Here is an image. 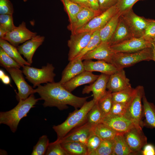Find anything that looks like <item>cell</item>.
I'll return each mask as SVG.
<instances>
[{"mask_svg":"<svg viewBox=\"0 0 155 155\" xmlns=\"http://www.w3.org/2000/svg\"><path fill=\"white\" fill-rule=\"evenodd\" d=\"M35 93L40 95L41 100H44V107H56L60 110L68 108L67 105L75 109L81 108L90 96L80 97L75 96L65 89L59 82L48 83L40 85L35 89Z\"/></svg>","mask_w":155,"mask_h":155,"instance_id":"1","label":"cell"},{"mask_svg":"<svg viewBox=\"0 0 155 155\" xmlns=\"http://www.w3.org/2000/svg\"><path fill=\"white\" fill-rule=\"evenodd\" d=\"M40 98H36L34 94L24 100H20L17 105L12 109L0 113V124L8 126L11 131H16L20 120L27 116L30 110L34 107Z\"/></svg>","mask_w":155,"mask_h":155,"instance_id":"2","label":"cell"},{"mask_svg":"<svg viewBox=\"0 0 155 155\" xmlns=\"http://www.w3.org/2000/svg\"><path fill=\"white\" fill-rule=\"evenodd\" d=\"M95 103L93 99L86 101L80 109H75L70 113L66 120L62 123L53 126V128L57 135V140H60L73 129L87 122L88 113Z\"/></svg>","mask_w":155,"mask_h":155,"instance_id":"3","label":"cell"},{"mask_svg":"<svg viewBox=\"0 0 155 155\" xmlns=\"http://www.w3.org/2000/svg\"><path fill=\"white\" fill-rule=\"evenodd\" d=\"M153 59L152 46L134 52L114 53L110 63L118 69H121L141 61L153 60Z\"/></svg>","mask_w":155,"mask_h":155,"instance_id":"4","label":"cell"},{"mask_svg":"<svg viewBox=\"0 0 155 155\" xmlns=\"http://www.w3.org/2000/svg\"><path fill=\"white\" fill-rule=\"evenodd\" d=\"M22 67L23 73L28 80L33 84L34 88L42 83L55 82L56 74L54 72L55 67L52 64L47 63L40 69L26 65Z\"/></svg>","mask_w":155,"mask_h":155,"instance_id":"5","label":"cell"},{"mask_svg":"<svg viewBox=\"0 0 155 155\" xmlns=\"http://www.w3.org/2000/svg\"><path fill=\"white\" fill-rule=\"evenodd\" d=\"M135 89V93L128 104L124 116L132 122L137 129L142 130V120L144 114L142 101L145 95L144 90L141 86H137Z\"/></svg>","mask_w":155,"mask_h":155,"instance_id":"6","label":"cell"},{"mask_svg":"<svg viewBox=\"0 0 155 155\" xmlns=\"http://www.w3.org/2000/svg\"><path fill=\"white\" fill-rule=\"evenodd\" d=\"M133 38H139L144 35L149 23V19L136 14L132 8L120 15Z\"/></svg>","mask_w":155,"mask_h":155,"instance_id":"7","label":"cell"},{"mask_svg":"<svg viewBox=\"0 0 155 155\" xmlns=\"http://www.w3.org/2000/svg\"><path fill=\"white\" fill-rule=\"evenodd\" d=\"M118 12L116 5L92 18L88 23L71 34L94 32L100 30Z\"/></svg>","mask_w":155,"mask_h":155,"instance_id":"8","label":"cell"},{"mask_svg":"<svg viewBox=\"0 0 155 155\" xmlns=\"http://www.w3.org/2000/svg\"><path fill=\"white\" fill-rule=\"evenodd\" d=\"M20 68H11L6 69L10 74L16 84L18 90L16 98L19 101L20 100H24L31 94L35 93V89L25 81L22 71Z\"/></svg>","mask_w":155,"mask_h":155,"instance_id":"9","label":"cell"},{"mask_svg":"<svg viewBox=\"0 0 155 155\" xmlns=\"http://www.w3.org/2000/svg\"><path fill=\"white\" fill-rule=\"evenodd\" d=\"M152 46L151 41L144 37L133 38L119 44L111 46L114 53L132 52Z\"/></svg>","mask_w":155,"mask_h":155,"instance_id":"10","label":"cell"},{"mask_svg":"<svg viewBox=\"0 0 155 155\" xmlns=\"http://www.w3.org/2000/svg\"><path fill=\"white\" fill-rule=\"evenodd\" d=\"M93 32H84L71 34L67 42L69 48L68 60H73L87 46L89 42Z\"/></svg>","mask_w":155,"mask_h":155,"instance_id":"11","label":"cell"},{"mask_svg":"<svg viewBox=\"0 0 155 155\" xmlns=\"http://www.w3.org/2000/svg\"><path fill=\"white\" fill-rule=\"evenodd\" d=\"M36 35V32H32L28 29L25 22H23L18 26H15L1 39L7 40L17 47L20 44L24 42Z\"/></svg>","mask_w":155,"mask_h":155,"instance_id":"12","label":"cell"},{"mask_svg":"<svg viewBox=\"0 0 155 155\" xmlns=\"http://www.w3.org/2000/svg\"><path fill=\"white\" fill-rule=\"evenodd\" d=\"M125 140L132 153L141 151L147 144V138L142 130L134 127L123 134Z\"/></svg>","mask_w":155,"mask_h":155,"instance_id":"13","label":"cell"},{"mask_svg":"<svg viewBox=\"0 0 155 155\" xmlns=\"http://www.w3.org/2000/svg\"><path fill=\"white\" fill-rule=\"evenodd\" d=\"M102 123L116 133H123L135 127L132 122L124 115H117L109 114L105 116Z\"/></svg>","mask_w":155,"mask_h":155,"instance_id":"14","label":"cell"},{"mask_svg":"<svg viewBox=\"0 0 155 155\" xmlns=\"http://www.w3.org/2000/svg\"><path fill=\"white\" fill-rule=\"evenodd\" d=\"M94 127L87 122L73 129L65 137L58 141L60 142L68 141L77 142L86 145L88 138L93 133Z\"/></svg>","mask_w":155,"mask_h":155,"instance_id":"15","label":"cell"},{"mask_svg":"<svg viewBox=\"0 0 155 155\" xmlns=\"http://www.w3.org/2000/svg\"><path fill=\"white\" fill-rule=\"evenodd\" d=\"M110 75L102 73L97 79L88 86H86L83 89V94L93 93V99L96 103L106 93V86Z\"/></svg>","mask_w":155,"mask_h":155,"instance_id":"16","label":"cell"},{"mask_svg":"<svg viewBox=\"0 0 155 155\" xmlns=\"http://www.w3.org/2000/svg\"><path fill=\"white\" fill-rule=\"evenodd\" d=\"M131 86L129 80L126 77L124 70L121 69L110 75L106 88L113 93L120 91Z\"/></svg>","mask_w":155,"mask_h":155,"instance_id":"17","label":"cell"},{"mask_svg":"<svg viewBox=\"0 0 155 155\" xmlns=\"http://www.w3.org/2000/svg\"><path fill=\"white\" fill-rule=\"evenodd\" d=\"M114 53L108 42H101L95 48L83 56L81 59L82 60L95 59L110 63Z\"/></svg>","mask_w":155,"mask_h":155,"instance_id":"18","label":"cell"},{"mask_svg":"<svg viewBox=\"0 0 155 155\" xmlns=\"http://www.w3.org/2000/svg\"><path fill=\"white\" fill-rule=\"evenodd\" d=\"M44 39V36L36 35L17 48L20 53L23 55L26 59L27 62L31 64L32 63V59L34 53L42 44Z\"/></svg>","mask_w":155,"mask_h":155,"instance_id":"19","label":"cell"},{"mask_svg":"<svg viewBox=\"0 0 155 155\" xmlns=\"http://www.w3.org/2000/svg\"><path fill=\"white\" fill-rule=\"evenodd\" d=\"M99 76L93 74L92 72L85 71L62 85L65 89L71 92L80 86L93 83Z\"/></svg>","mask_w":155,"mask_h":155,"instance_id":"20","label":"cell"},{"mask_svg":"<svg viewBox=\"0 0 155 155\" xmlns=\"http://www.w3.org/2000/svg\"><path fill=\"white\" fill-rule=\"evenodd\" d=\"M83 63L85 71L99 72L110 75L119 69L113 64L102 60L93 61L92 60H85Z\"/></svg>","mask_w":155,"mask_h":155,"instance_id":"21","label":"cell"},{"mask_svg":"<svg viewBox=\"0 0 155 155\" xmlns=\"http://www.w3.org/2000/svg\"><path fill=\"white\" fill-rule=\"evenodd\" d=\"M101 13L89 7H83L78 14L74 21L68 25L67 28L72 33Z\"/></svg>","mask_w":155,"mask_h":155,"instance_id":"22","label":"cell"},{"mask_svg":"<svg viewBox=\"0 0 155 155\" xmlns=\"http://www.w3.org/2000/svg\"><path fill=\"white\" fill-rule=\"evenodd\" d=\"M81 59L73 60L69 63L63 70L59 82L63 85L85 71Z\"/></svg>","mask_w":155,"mask_h":155,"instance_id":"23","label":"cell"},{"mask_svg":"<svg viewBox=\"0 0 155 155\" xmlns=\"http://www.w3.org/2000/svg\"><path fill=\"white\" fill-rule=\"evenodd\" d=\"M133 38L132 34L120 15L117 26L108 43L111 46Z\"/></svg>","mask_w":155,"mask_h":155,"instance_id":"24","label":"cell"},{"mask_svg":"<svg viewBox=\"0 0 155 155\" xmlns=\"http://www.w3.org/2000/svg\"><path fill=\"white\" fill-rule=\"evenodd\" d=\"M144 116L145 117L143 125L151 128H155V106L149 102L145 95L142 98Z\"/></svg>","mask_w":155,"mask_h":155,"instance_id":"25","label":"cell"},{"mask_svg":"<svg viewBox=\"0 0 155 155\" xmlns=\"http://www.w3.org/2000/svg\"><path fill=\"white\" fill-rule=\"evenodd\" d=\"M120 14L117 13L99 30L101 42H108L117 26Z\"/></svg>","mask_w":155,"mask_h":155,"instance_id":"26","label":"cell"},{"mask_svg":"<svg viewBox=\"0 0 155 155\" xmlns=\"http://www.w3.org/2000/svg\"><path fill=\"white\" fill-rule=\"evenodd\" d=\"M0 46L10 57L16 61L21 67L31 64L24 59L21 55L17 48L6 40L0 38Z\"/></svg>","mask_w":155,"mask_h":155,"instance_id":"27","label":"cell"},{"mask_svg":"<svg viewBox=\"0 0 155 155\" xmlns=\"http://www.w3.org/2000/svg\"><path fill=\"white\" fill-rule=\"evenodd\" d=\"M60 143L63 148L69 155H88L86 145L83 143L75 141Z\"/></svg>","mask_w":155,"mask_h":155,"instance_id":"28","label":"cell"},{"mask_svg":"<svg viewBox=\"0 0 155 155\" xmlns=\"http://www.w3.org/2000/svg\"><path fill=\"white\" fill-rule=\"evenodd\" d=\"M123 134L116 133L113 139V155H128L132 153Z\"/></svg>","mask_w":155,"mask_h":155,"instance_id":"29","label":"cell"},{"mask_svg":"<svg viewBox=\"0 0 155 155\" xmlns=\"http://www.w3.org/2000/svg\"><path fill=\"white\" fill-rule=\"evenodd\" d=\"M135 92V88H133L131 86L120 91L112 93L113 102L128 104Z\"/></svg>","mask_w":155,"mask_h":155,"instance_id":"30","label":"cell"},{"mask_svg":"<svg viewBox=\"0 0 155 155\" xmlns=\"http://www.w3.org/2000/svg\"><path fill=\"white\" fill-rule=\"evenodd\" d=\"M12 15H0V38H2L7 33L15 27Z\"/></svg>","mask_w":155,"mask_h":155,"instance_id":"31","label":"cell"},{"mask_svg":"<svg viewBox=\"0 0 155 155\" xmlns=\"http://www.w3.org/2000/svg\"><path fill=\"white\" fill-rule=\"evenodd\" d=\"M93 132L102 140L113 139L116 133L109 127L100 123L94 126Z\"/></svg>","mask_w":155,"mask_h":155,"instance_id":"32","label":"cell"},{"mask_svg":"<svg viewBox=\"0 0 155 155\" xmlns=\"http://www.w3.org/2000/svg\"><path fill=\"white\" fill-rule=\"evenodd\" d=\"M68 15L70 24L73 22L76 17L83 7L70 0H60Z\"/></svg>","mask_w":155,"mask_h":155,"instance_id":"33","label":"cell"},{"mask_svg":"<svg viewBox=\"0 0 155 155\" xmlns=\"http://www.w3.org/2000/svg\"><path fill=\"white\" fill-rule=\"evenodd\" d=\"M101 42V40L99 34V30L94 32L87 46L73 60L81 59L86 54L95 48Z\"/></svg>","mask_w":155,"mask_h":155,"instance_id":"34","label":"cell"},{"mask_svg":"<svg viewBox=\"0 0 155 155\" xmlns=\"http://www.w3.org/2000/svg\"><path fill=\"white\" fill-rule=\"evenodd\" d=\"M104 117L97 103H95L88 113L87 122L94 126L102 123Z\"/></svg>","mask_w":155,"mask_h":155,"instance_id":"35","label":"cell"},{"mask_svg":"<svg viewBox=\"0 0 155 155\" xmlns=\"http://www.w3.org/2000/svg\"><path fill=\"white\" fill-rule=\"evenodd\" d=\"M113 103L112 93L108 90L106 94L96 103L105 117L110 113Z\"/></svg>","mask_w":155,"mask_h":155,"instance_id":"36","label":"cell"},{"mask_svg":"<svg viewBox=\"0 0 155 155\" xmlns=\"http://www.w3.org/2000/svg\"><path fill=\"white\" fill-rule=\"evenodd\" d=\"M113 139L102 140L96 150L91 155H113Z\"/></svg>","mask_w":155,"mask_h":155,"instance_id":"37","label":"cell"},{"mask_svg":"<svg viewBox=\"0 0 155 155\" xmlns=\"http://www.w3.org/2000/svg\"><path fill=\"white\" fill-rule=\"evenodd\" d=\"M50 143L47 136L46 135L40 137L33 147L31 155H45Z\"/></svg>","mask_w":155,"mask_h":155,"instance_id":"38","label":"cell"},{"mask_svg":"<svg viewBox=\"0 0 155 155\" xmlns=\"http://www.w3.org/2000/svg\"><path fill=\"white\" fill-rule=\"evenodd\" d=\"M0 63L1 65L5 69L11 68H20L21 66L0 47Z\"/></svg>","mask_w":155,"mask_h":155,"instance_id":"39","label":"cell"},{"mask_svg":"<svg viewBox=\"0 0 155 155\" xmlns=\"http://www.w3.org/2000/svg\"><path fill=\"white\" fill-rule=\"evenodd\" d=\"M45 155H69L63 148L60 142L57 140L49 143Z\"/></svg>","mask_w":155,"mask_h":155,"instance_id":"40","label":"cell"},{"mask_svg":"<svg viewBox=\"0 0 155 155\" xmlns=\"http://www.w3.org/2000/svg\"><path fill=\"white\" fill-rule=\"evenodd\" d=\"M102 140L94 132L88 138L87 143L88 155H91L97 149Z\"/></svg>","mask_w":155,"mask_h":155,"instance_id":"41","label":"cell"},{"mask_svg":"<svg viewBox=\"0 0 155 155\" xmlns=\"http://www.w3.org/2000/svg\"><path fill=\"white\" fill-rule=\"evenodd\" d=\"M145 0H119L116 4L118 12L120 15L132 8L134 5L139 1Z\"/></svg>","mask_w":155,"mask_h":155,"instance_id":"42","label":"cell"},{"mask_svg":"<svg viewBox=\"0 0 155 155\" xmlns=\"http://www.w3.org/2000/svg\"><path fill=\"white\" fill-rule=\"evenodd\" d=\"M128 104L113 102L110 114L117 115H124Z\"/></svg>","mask_w":155,"mask_h":155,"instance_id":"43","label":"cell"},{"mask_svg":"<svg viewBox=\"0 0 155 155\" xmlns=\"http://www.w3.org/2000/svg\"><path fill=\"white\" fill-rule=\"evenodd\" d=\"M152 42L155 38V20L149 19V23L145 30L143 36Z\"/></svg>","mask_w":155,"mask_h":155,"instance_id":"44","label":"cell"},{"mask_svg":"<svg viewBox=\"0 0 155 155\" xmlns=\"http://www.w3.org/2000/svg\"><path fill=\"white\" fill-rule=\"evenodd\" d=\"M13 5L9 0H0V14L13 15Z\"/></svg>","mask_w":155,"mask_h":155,"instance_id":"45","label":"cell"},{"mask_svg":"<svg viewBox=\"0 0 155 155\" xmlns=\"http://www.w3.org/2000/svg\"><path fill=\"white\" fill-rule=\"evenodd\" d=\"M119 0H99L100 9L102 13L116 5Z\"/></svg>","mask_w":155,"mask_h":155,"instance_id":"46","label":"cell"},{"mask_svg":"<svg viewBox=\"0 0 155 155\" xmlns=\"http://www.w3.org/2000/svg\"><path fill=\"white\" fill-rule=\"evenodd\" d=\"M143 155H155V147L151 144H146L142 151Z\"/></svg>","mask_w":155,"mask_h":155,"instance_id":"47","label":"cell"},{"mask_svg":"<svg viewBox=\"0 0 155 155\" xmlns=\"http://www.w3.org/2000/svg\"><path fill=\"white\" fill-rule=\"evenodd\" d=\"M90 7L93 10L102 13L100 9L99 0H89Z\"/></svg>","mask_w":155,"mask_h":155,"instance_id":"48","label":"cell"},{"mask_svg":"<svg viewBox=\"0 0 155 155\" xmlns=\"http://www.w3.org/2000/svg\"><path fill=\"white\" fill-rule=\"evenodd\" d=\"M0 78L2 82L5 84H9L10 83V79L8 76L6 75L2 69L0 70Z\"/></svg>","mask_w":155,"mask_h":155,"instance_id":"49","label":"cell"},{"mask_svg":"<svg viewBox=\"0 0 155 155\" xmlns=\"http://www.w3.org/2000/svg\"><path fill=\"white\" fill-rule=\"evenodd\" d=\"M83 7L90 8L89 0H70Z\"/></svg>","mask_w":155,"mask_h":155,"instance_id":"50","label":"cell"},{"mask_svg":"<svg viewBox=\"0 0 155 155\" xmlns=\"http://www.w3.org/2000/svg\"><path fill=\"white\" fill-rule=\"evenodd\" d=\"M152 48L153 49V60L155 62V46L152 44Z\"/></svg>","mask_w":155,"mask_h":155,"instance_id":"51","label":"cell"},{"mask_svg":"<svg viewBox=\"0 0 155 155\" xmlns=\"http://www.w3.org/2000/svg\"><path fill=\"white\" fill-rule=\"evenodd\" d=\"M152 44L155 46V38L152 41Z\"/></svg>","mask_w":155,"mask_h":155,"instance_id":"52","label":"cell"},{"mask_svg":"<svg viewBox=\"0 0 155 155\" xmlns=\"http://www.w3.org/2000/svg\"><path fill=\"white\" fill-rule=\"evenodd\" d=\"M23 0L24 2L26 1H27V0Z\"/></svg>","mask_w":155,"mask_h":155,"instance_id":"53","label":"cell"}]
</instances>
